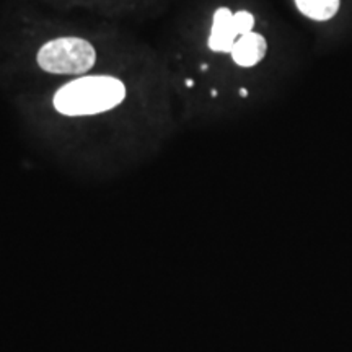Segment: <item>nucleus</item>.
Listing matches in <instances>:
<instances>
[{"mask_svg": "<svg viewBox=\"0 0 352 352\" xmlns=\"http://www.w3.org/2000/svg\"><path fill=\"white\" fill-rule=\"evenodd\" d=\"M126 98L124 83L109 76L80 77L60 87L54 108L64 116H91L109 111Z\"/></svg>", "mask_w": 352, "mask_h": 352, "instance_id": "obj_1", "label": "nucleus"}, {"mask_svg": "<svg viewBox=\"0 0 352 352\" xmlns=\"http://www.w3.org/2000/svg\"><path fill=\"white\" fill-rule=\"evenodd\" d=\"M239 36L240 34L233 23V13L226 7L215 10L209 36L210 50L214 52H232L233 44Z\"/></svg>", "mask_w": 352, "mask_h": 352, "instance_id": "obj_3", "label": "nucleus"}, {"mask_svg": "<svg viewBox=\"0 0 352 352\" xmlns=\"http://www.w3.org/2000/svg\"><path fill=\"white\" fill-rule=\"evenodd\" d=\"M296 6L308 19L327 21L340 10L341 0H296Z\"/></svg>", "mask_w": 352, "mask_h": 352, "instance_id": "obj_5", "label": "nucleus"}, {"mask_svg": "<svg viewBox=\"0 0 352 352\" xmlns=\"http://www.w3.org/2000/svg\"><path fill=\"white\" fill-rule=\"evenodd\" d=\"M233 23H235V28L239 34H246V33H252L253 32V26H254V16L250 12L241 10L233 13Z\"/></svg>", "mask_w": 352, "mask_h": 352, "instance_id": "obj_6", "label": "nucleus"}, {"mask_svg": "<svg viewBox=\"0 0 352 352\" xmlns=\"http://www.w3.org/2000/svg\"><path fill=\"white\" fill-rule=\"evenodd\" d=\"M38 65L51 74L80 76L94 67L95 47L83 38H56L38 52Z\"/></svg>", "mask_w": 352, "mask_h": 352, "instance_id": "obj_2", "label": "nucleus"}, {"mask_svg": "<svg viewBox=\"0 0 352 352\" xmlns=\"http://www.w3.org/2000/svg\"><path fill=\"white\" fill-rule=\"evenodd\" d=\"M240 95H241V96H248V90H246V88H241Z\"/></svg>", "mask_w": 352, "mask_h": 352, "instance_id": "obj_7", "label": "nucleus"}, {"mask_svg": "<svg viewBox=\"0 0 352 352\" xmlns=\"http://www.w3.org/2000/svg\"><path fill=\"white\" fill-rule=\"evenodd\" d=\"M267 43L263 34L259 33H246L236 39L232 47L233 63L241 65V67H253L261 63L266 56Z\"/></svg>", "mask_w": 352, "mask_h": 352, "instance_id": "obj_4", "label": "nucleus"}, {"mask_svg": "<svg viewBox=\"0 0 352 352\" xmlns=\"http://www.w3.org/2000/svg\"><path fill=\"white\" fill-rule=\"evenodd\" d=\"M192 85H195V82H192L191 78H188V80H186V87H192Z\"/></svg>", "mask_w": 352, "mask_h": 352, "instance_id": "obj_8", "label": "nucleus"}]
</instances>
